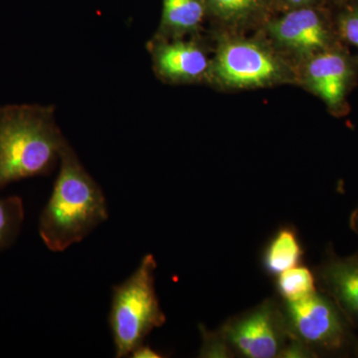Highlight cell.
<instances>
[{"mask_svg": "<svg viewBox=\"0 0 358 358\" xmlns=\"http://www.w3.org/2000/svg\"><path fill=\"white\" fill-rule=\"evenodd\" d=\"M210 74L225 86L254 88L279 81L282 65L262 45L249 40H230L219 47Z\"/></svg>", "mask_w": 358, "mask_h": 358, "instance_id": "5b68a950", "label": "cell"}, {"mask_svg": "<svg viewBox=\"0 0 358 358\" xmlns=\"http://www.w3.org/2000/svg\"><path fill=\"white\" fill-rule=\"evenodd\" d=\"M291 338L315 350H336L345 341V329L336 306L317 292L301 300L281 301Z\"/></svg>", "mask_w": 358, "mask_h": 358, "instance_id": "8992f818", "label": "cell"}, {"mask_svg": "<svg viewBox=\"0 0 358 358\" xmlns=\"http://www.w3.org/2000/svg\"><path fill=\"white\" fill-rule=\"evenodd\" d=\"M303 245L292 226H284L271 238L262 256L266 274L277 277L289 268L300 265L303 258Z\"/></svg>", "mask_w": 358, "mask_h": 358, "instance_id": "7c38bea8", "label": "cell"}, {"mask_svg": "<svg viewBox=\"0 0 358 358\" xmlns=\"http://www.w3.org/2000/svg\"><path fill=\"white\" fill-rule=\"evenodd\" d=\"M315 282L312 271L299 265L277 275L275 289L281 301H299L317 292Z\"/></svg>", "mask_w": 358, "mask_h": 358, "instance_id": "5bb4252c", "label": "cell"}, {"mask_svg": "<svg viewBox=\"0 0 358 358\" xmlns=\"http://www.w3.org/2000/svg\"><path fill=\"white\" fill-rule=\"evenodd\" d=\"M24 221V205L17 196L0 197V253L20 236Z\"/></svg>", "mask_w": 358, "mask_h": 358, "instance_id": "9a60e30c", "label": "cell"}, {"mask_svg": "<svg viewBox=\"0 0 358 358\" xmlns=\"http://www.w3.org/2000/svg\"><path fill=\"white\" fill-rule=\"evenodd\" d=\"M279 8L286 9L296 8L320 4V0H275Z\"/></svg>", "mask_w": 358, "mask_h": 358, "instance_id": "e0dca14e", "label": "cell"}, {"mask_svg": "<svg viewBox=\"0 0 358 358\" xmlns=\"http://www.w3.org/2000/svg\"><path fill=\"white\" fill-rule=\"evenodd\" d=\"M208 15L227 25H242L268 17L279 8L275 0H206Z\"/></svg>", "mask_w": 358, "mask_h": 358, "instance_id": "4fadbf2b", "label": "cell"}, {"mask_svg": "<svg viewBox=\"0 0 358 358\" xmlns=\"http://www.w3.org/2000/svg\"><path fill=\"white\" fill-rule=\"evenodd\" d=\"M150 50L155 72L167 82L192 83L210 74L212 62L194 41L157 37Z\"/></svg>", "mask_w": 358, "mask_h": 358, "instance_id": "ba28073f", "label": "cell"}, {"mask_svg": "<svg viewBox=\"0 0 358 358\" xmlns=\"http://www.w3.org/2000/svg\"><path fill=\"white\" fill-rule=\"evenodd\" d=\"M67 143L52 106H0V189L50 174Z\"/></svg>", "mask_w": 358, "mask_h": 358, "instance_id": "6da1fadb", "label": "cell"}, {"mask_svg": "<svg viewBox=\"0 0 358 358\" xmlns=\"http://www.w3.org/2000/svg\"><path fill=\"white\" fill-rule=\"evenodd\" d=\"M338 27L341 35L358 48V3H348L339 14Z\"/></svg>", "mask_w": 358, "mask_h": 358, "instance_id": "2e32d148", "label": "cell"}, {"mask_svg": "<svg viewBox=\"0 0 358 358\" xmlns=\"http://www.w3.org/2000/svg\"><path fill=\"white\" fill-rule=\"evenodd\" d=\"M201 357H280L291 341L281 301L267 299L226 320L217 331L201 329Z\"/></svg>", "mask_w": 358, "mask_h": 358, "instance_id": "3957f363", "label": "cell"}, {"mask_svg": "<svg viewBox=\"0 0 358 358\" xmlns=\"http://www.w3.org/2000/svg\"><path fill=\"white\" fill-rule=\"evenodd\" d=\"M317 278L348 317L358 324V258L331 259L319 268Z\"/></svg>", "mask_w": 358, "mask_h": 358, "instance_id": "30bf717a", "label": "cell"}, {"mask_svg": "<svg viewBox=\"0 0 358 358\" xmlns=\"http://www.w3.org/2000/svg\"><path fill=\"white\" fill-rule=\"evenodd\" d=\"M355 227L357 228V229L358 231V212H357V216H355Z\"/></svg>", "mask_w": 358, "mask_h": 358, "instance_id": "d6986e66", "label": "cell"}, {"mask_svg": "<svg viewBox=\"0 0 358 358\" xmlns=\"http://www.w3.org/2000/svg\"><path fill=\"white\" fill-rule=\"evenodd\" d=\"M350 76V65L338 52H320L313 56L307 67L310 88L329 107L336 108L343 103Z\"/></svg>", "mask_w": 358, "mask_h": 358, "instance_id": "9c48e42d", "label": "cell"}, {"mask_svg": "<svg viewBox=\"0 0 358 358\" xmlns=\"http://www.w3.org/2000/svg\"><path fill=\"white\" fill-rule=\"evenodd\" d=\"M268 31L282 46L301 54L326 50L329 34L320 4L286 9L268 23Z\"/></svg>", "mask_w": 358, "mask_h": 358, "instance_id": "52a82bcc", "label": "cell"}, {"mask_svg": "<svg viewBox=\"0 0 358 358\" xmlns=\"http://www.w3.org/2000/svg\"><path fill=\"white\" fill-rule=\"evenodd\" d=\"M155 257L148 254L129 279L113 288L109 324L115 357H129L148 334L166 324L155 292Z\"/></svg>", "mask_w": 358, "mask_h": 358, "instance_id": "277c9868", "label": "cell"}, {"mask_svg": "<svg viewBox=\"0 0 358 358\" xmlns=\"http://www.w3.org/2000/svg\"><path fill=\"white\" fill-rule=\"evenodd\" d=\"M160 38L197 31L208 15L206 0H162Z\"/></svg>", "mask_w": 358, "mask_h": 358, "instance_id": "8fae6325", "label": "cell"}, {"mask_svg": "<svg viewBox=\"0 0 358 358\" xmlns=\"http://www.w3.org/2000/svg\"><path fill=\"white\" fill-rule=\"evenodd\" d=\"M129 357L136 358H159L162 357V355H160L159 352L152 350L150 345L143 343V345L138 346V348L131 353Z\"/></svg>", "mask_w": 358, "mask_h": 358, "instance_id": "ac0fdd59", "label": "cell"}, {"mask_svg": "<svg viewBox=\"0 0 358 358\" xmlns=\"http://www.w3.org/2000/svg\"><path fill=\"white\" fill-rule=\"evenodd\" d=\"M107 219V200L102 188L67 143L50 199L40 215L42 241L51 251H65Z\"/></svg>", "mask_w": 358, "mask_h": 358, "instance_id": "7a4b0ae2", "label": "cell"}]
</instances>
